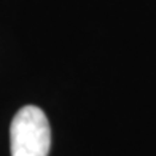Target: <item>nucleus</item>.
Returning <instances> with one entry per match:
<instances>
[{
  "instance_id": "obj_1",
  "label": "nucleus",
  "mask_w": 156,
  "mask_h": 156,
  "mask_svg": "<svg viewBox=\"0 0 156 156\" xmlns=\"http://www.w3.org/2000/svg\"><path fill=\"white\" fill-rule=\"evenodd\" d=\"M51 127L43 110L35 105L19 108L10 126L11 156H48Z\"/></svg>"
}]
</instances>
